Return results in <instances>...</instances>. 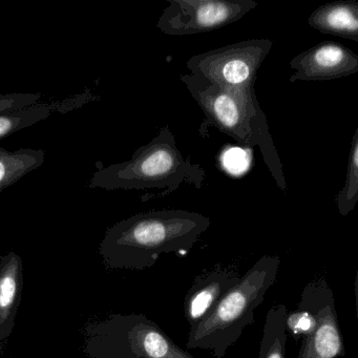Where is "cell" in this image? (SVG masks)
<instances>
[{
    "label": "cell",
    "instance_id": "6da1fadb",
    "mask_svg": "<svg viewBox=\"0 0 358 358\" xmlns=\"http://www.w3.org/2000/svg\"><path fill=\"white\" fill-rule=\"evenodd\" d=\"M209 226L208 217L184 209L138 213L108 229L102 251L114 267L145 269L162 255L188 252Z\"/></svg>",
    "mask_w": 358,
    "mask_h": 358
},
{
    "label": "cell",
    "instance_id": "7a4b0ae2",
    "mask_svg": "<svg viewBox=\"0 0 358 358\" xmlns=\"http://www.w3.org/2000/svg\"><path fill=\"white\" fill-rule=\"evenodd\" d=\"M180 79L204 114L201 137H208V127H215L241 146L259 148L276 185L286 192L282 163L255 89H228L192 74L181 75Z\"/></svg>",
    "mask_w": 358,
    "mask_h": 358
},
{
    "label": "cell",
    "instance_id": "3957f363",
    "mask_svg": "<svg viewBox=\"0 0 358 358\" xmlns=\"http://www.w3.org/2000/svg\"><path fill=\"white\" fill-rule=\"evenodd\" d=\"M201 165L185 158L178 148L169 125L145 145L138 148L129 160L98 169L89 187L104 190L160 189L157 198H165L182 185L201 189L206 180Z\"/></svg>",
    "mask_w": 358,
    "mask_h": 358
},
{
    "label": "cell",
    "instance_id": "277c9868",
    "mask_svg": "<svg viewBox=\"0 0 358 358\" xmlns=\"http://www.w3.org/2000/svg\"><path fill=\"white\" fill-rule=\"evenodd\" d=\"M280 259L264 255L220 299L206 318L192 327L186 348L210 351L223 358L240 339L247 327L255 322V311L275 284Z\"/></svg>",
    "mask_w": 358,
    "mask_h": 358
},
{
    "label": "cell",
    "instance_id": "5b68a950",
    "mask_svg": "<svg viewBox=\"0 0 358 358\" xmlns=\"http://www.w3.org/2000/svg\"><path fill=\"white\" fill-rule=\"evenodd\" d=\"M270 39H250L192 56L190 74L228 89H255L257 73L271 51Z\"/></svg>",
    "mask_w": 358,
    "mask_h": 358
},
{
    "label": "cell",
    "instance_id": "8992f818",
    "mask_svg": "<svg viewBox=\"0 0 358 358\" xmlns=\"http://www.w3.org/2000/svg\"><path fill=\"white\" fill-rule=\"evenodd\" d=\"M157 28L169 36L204 34L242 20L257 7L255 0H167Z\"/></svg>",
    "mask_w": 358,
    "mask_h": 358
},
{
    "label": "cell",
    "instance_id": "52a82bcc",
    "mask_svg": "<svg viewBox=\"0 0 358 358\" xmlns=\"http://www.w3.org/2000/svg\"><path fill=\"white\" fill-rule=\"evenodd\" d=\"M313 313L316 324L303 337L297 358H336L345 354L332 290L326 280L306 287L301 301Z\"/></svg>",
    "mask_w": 358,
    "mask_h": 358
},
{
    "label": "cell",
    "instance_id": "ba28073f",
    "mask_svg": "<svg viewBox=\"0 0 358 358\" xmlns=\"http://www.w3.org/2000/svg\"><path fill=\"white\" fill-rule=\"evenodd\" d=\"M294 74L289 78L296 81H328L345 78L358 72V55L334 41L318 43L290 62Z\"/></svg>",
    "mask_w": 358,
    "mask_h": 358
},
{
    "label": "cell",
    "instance_id": "9c48e42d",
    "mask_svg": "<svg viewBox=\"0 0 358 358\" xmlns=\"http://www.w3.org/2000/svg\"><path fill=\"white\" fill-rule=\"evenodd\" d=\"M241 278L236 272L220 268L196 278L185 297V316L190 328L206 318Z\"/></svg>",
    "mask_w": 358,
    "mask_h": 358
},
{
    "label": "cell",
    "instance_id": "30bf717a",
    "mask_svg": "<svg viewBox=\"0 0 358 358\" xmlns=\"http://www.w3.org/2000/svg\"><path fill=\"white\" fill-rule=\"evenodd\" d=\"M308 24L322 34L358 43V1L337 0L320 6L310 14Z\"/></svg>",
    "mask_w": 358,
    "mask_h": 358
},
{
    "label": "cell",
    "instance_id": "8fae6325",
    "mask_svg": "<svg viewBox=\"0 0 358 358\" xmlns=\"http://www.w3.org/2000/svg\"><path fill=\"white\" fill-rule=\"evenodd\" d=\"M92 99H94V96L92 94L85 93L73 96L70 99L62 100V101L52 102V103L39 102L22 110L0 114V140L45 120L55 113L64 114L74 108H80Z\"/></svg>",
    "mask_w": 358,
    "mask_h": 358
},
{
    "label": "cell",
    "instance_id": "7c38bea8",
    "mask_svg": "<svg viewBox=\"0 0 358 358\" xmlns=\"http://www.w3.org/2000/svg\"><path fill=\"white\" fill-rule=\"evenodd\" d=\"M45 161V152L43 150L20 148L12 152L0 148V194L39 169Z\"/></svg>",
    "mask_w": 358,
    "mask_h": 358
},
{
    "label": "cell",
    "instance_id": "4fadbf2b",
    "mask_svg": "<svg viewBox=\"0 0 358 358\" xmlns=\"http://www.w3.org/2000/svg\"><path fill=\"white\" fill-rule=\"evenodd\" d=\"M288 310L285 305L272 307L266 315L259 358H286Z\"/></svg>",
    "mask_w": 358,
    "mask_h": 358
},
{
    "label": "cell",
    "instance_id": "5bb4252c",
    "mask_svg": "<svg viewBox=\"0 0 358 358\" xmlns=\"http://www.w3.org/2000/svg\"><path fill=\"white\" fill-rule=\"evenodd\" d=\"M358 200V127L352 138L345 185L336 196L337 208L347 217L355 208Z\"/></svg>",
    "mask_w": 358,
    "mask_h": 358
},
{
    "label": "cell",
    "instance_id": "9a60e30c",
    "mask_svg": "<svg viewBox=\"0 0 358 358\" xmlns=\"http://www.w3.org/2000/svg\"><path fill=\"white\" fill-rule=\"evenodd\" d=\"M17 295V273L15 268H8L0 273V320L10 315Z\"/></svg>",
    "mask_w": 358,
    "mask_h": 358
},
{
    "label": "cell",
    "instance_id": "2e32d148",
    "mask_svg": "<svg viewBox=\"0 0 358 358\" xmlns=\"http://www.w3.org/2000/svg\"><path fill=\"white\" fill-rule=\"evenodd\" d=\"M41 93H9L0 95V114L22 110L41 102Z\"/></svg>",
    "mask_w": 358,
    "mask_h": 358
},
{
    "label": "cell",
    "instance_id": "e0dca14e",
    "mask_svg": "<svg viewBox=\"0 0 358 358\" xmlns=\"http://www.w3.org/2000/svg\"><path fill=\"white\" fill-rule=\"evenodd\" d=\"M169 358H194L192 355L187 353V352L184 351L182 349L176 350Z\"/></svg>",
    "mask_w": 358,
    "mask_h": 358
}]
</instances>
